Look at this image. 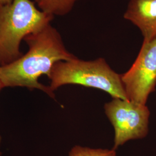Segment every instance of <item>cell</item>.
I'll use <instances>...</instances> for the list:
<instances>
[{"mask_svg": "<svg viewBox=\"0 0 156 156\" xmlns=\"http://www.w3.org/2000/svg\"><path fill=\"white\" fill-rule=\"evenodd\" d=\"M0 154H1V153H0Z\"/></svg>", "mask_w": 156, "mask_h": 156, "instance_id": "11", "label": "cell"}, {"mask_svg": "<svg viewBox=\"0 0 156 156\" xmlns=\"http://www.w3.org/2000/svg\"><path fill=\"white\" fill-rule=\"evenodd\" d=\"M121 79L128 100L145 105L156 84V37L143 42L136 60Z\"/></svg>", "mask_w": 156, "mask_h": 156, "instance_id": "5", "label": "cell"}, {"mask_svg": "<svg viewBox=\"0 0 156 156\" xmlns=\"http://www.w3.org/2000/svg\"><path fill=\"white\" fill-rule=\"evenodd\" d=\"M53 18L31 0H13L0 6V67L22 56L20 45L23 39L49 25Z\"/></svg>", "mask_w": 156, "mask_h": 156, "instance_id": "2", "label": "cell"}, {"mask_svg": "<svg viewBox=\"0 0 156 156\" xmlns=\"http://www.w3.org/2000/svg\"><path fill=\"white\" fill-rule=\"evenodd\" d=\"M48 78L52 91L62 85L79 84L103 90L113 98L128 100L121 75L115 73L102 58L94 61H83L76 58L57 62Z\"/></svg>", "mask_w": 156, "mask_h": 156, "instance_id": "3", "label": "cell"}, {"mask_svg": "<svg viewBox=\"0 0 156 156\" xmlns=\"http://www.w3.org/2000/svg\"><path fill=\"white\" fill-rule=\"evenodd\" d=\"M115 150L90 149L76 146L70 151L69 156H116Z\"/></svg>", "mask_w": 156, "mask_h": 156, "instance_id": "8", "label": "cell"}, {"mask_svg": "<svg viewBox=\"0 0 156 156\" xmlns=\"http://www.w3.org/2000/svg\"><path fill=\"white\" fill-rule=\"evenodd\" d=\"M79 0H34L39 9L47 14L64 16L69 13Z\"/></svg>", "mask_w": 156, "mask_h": 156, "instance_id": "7", "label": "cell"}, {"mask_svg": "<svg viewBox=\"0 0 156 156\" xmlns=\"http://www.w3.org/2000/svg\"><path fill=\"white\" fill-rule=\"evenodd\" d=\"M105 110L115 128L113 149L129 140L143 138L147 134L150 112L144 104L114 98L105 105Z\"/></svg>", "mask_w": 156, "mask_h": 156, "instance_id": "4", "label": "cell"}, {"mask_svg": "<svg viewBox=\"0 0 156 156\" xmlns=\"http://www.w3.org/2000/svg\"><path fill=\"white\" fill-rule=\"evenodd\" d=\"M13 0H0V6L10 4L12 2Z\"/></svg>", "mask_w": 156, "mask_h": 156, "instance_id": "9", "label": "cell"}, {"mask_svg": "<svg viewBox=\"0 0 156 156\" xmlns=\"http://www.w3.org/2000/svg\"><path fill=\"white\" fill-rule=\"evenodd\" d=\"M124 17L138 27L144 41L156 37V0H130Z\"/></svg>", "mask_w": 156, "mask_h": 156, "instance_id": "6", "label": "cell"}, {"mask_svg": "<svg viewBox=\"0 0 156 156\" xmlns=\"http://www.w3.org/2000/svg\"><path fill=\"white\" fill-rule=\"evenodd\" d=\"M4 87V86H3V84H2L1 80V79H0V91H1V90Z\"/></svg>", "mask_w": 156, "mask_h": 156, "instance_id": "10", "label": "cell"}, {"mask_svg": "<svg viewBox=\"0 0 156 156\" xmlns=\"http://www.w3.org/2000/svg\"><path fill=\"white\" fill-rule=\"evenodd\" d=\"M24 41L28 46V51L16 61L0 67V79L4 87L41 90L54 97L50 87L38 82L39 77L43 75L48 76L56 62L77 57L68 51L60 34L50 24L28 35Z\"/></svg>", "mask_w": 156, "mask_h": 156, "instance_id": "1", "label": "cell"}]
</instances>
